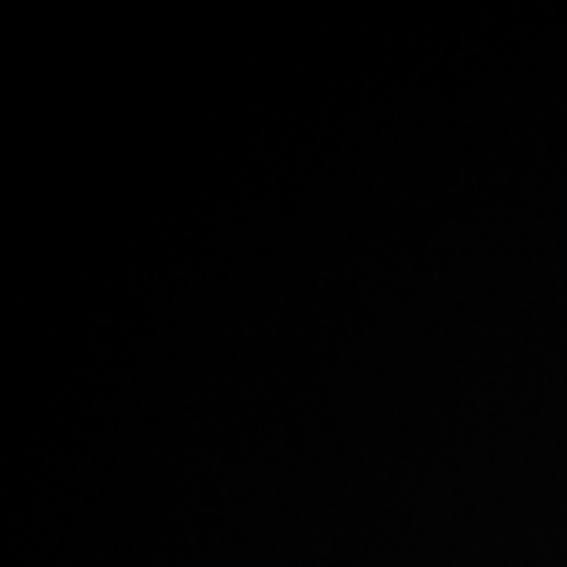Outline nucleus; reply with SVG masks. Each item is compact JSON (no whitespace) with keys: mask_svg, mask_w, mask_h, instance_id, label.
<instances>
[]
</instances>
